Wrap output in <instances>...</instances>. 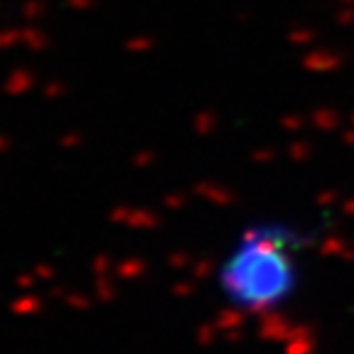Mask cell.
Segmentation results:
<instances>
[{"label": "cell", "instance_id": "cell-1", "mask_svg": "<svg viewBox=\"0 0 354 354\" xmlns=\"http://www.w3.org/2000/svg\"><path fill=\"white\" fill-rule=\"evenodd\" d=\"M298 234L283 224H256L239 234L219 266L221 295L243 313L273 310L298 286Z\"/></svg>", "mask_w": 354, "mask_h": 354}]
</instances>
